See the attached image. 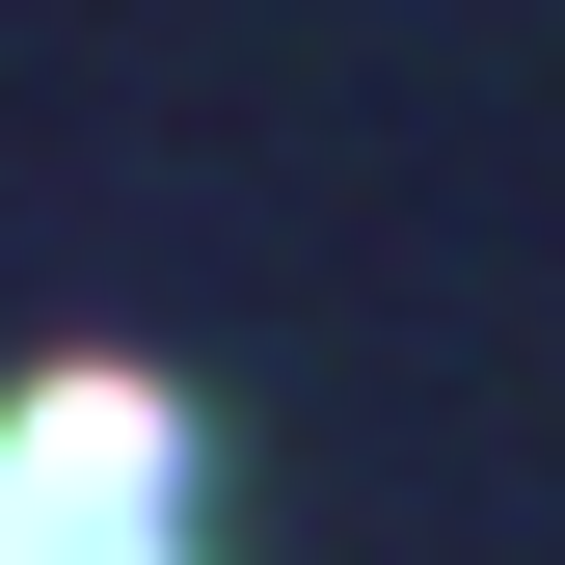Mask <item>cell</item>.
Returning <instances> with one entry per match:
<instances>
[{
	"label": "cell",
	"instance_id": "6da1fadb",
	"mask_svg": "<svg viewBox=\"0 0 565 565\" xmlns=\"http://www.w3.org/2000/svg\"><path fill=\"white\" fill-rule=\"evenodd\" d=\"M189 512V431L135 377H28V431H0V565H162Z\"/></svg>",
	"mask_w": 565,
	"mask_h": 565
}]
</instances>
